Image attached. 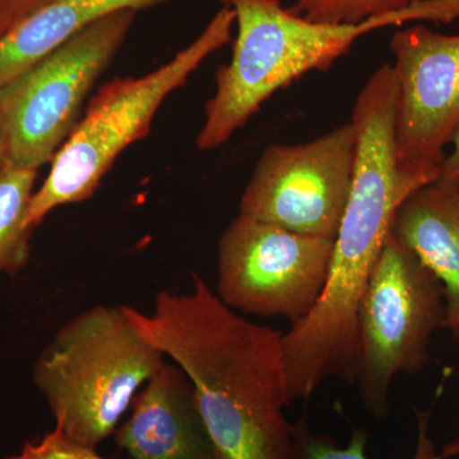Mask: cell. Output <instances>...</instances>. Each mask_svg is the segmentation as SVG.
I'll return each mask as SVG.
<instances>
[{"label":"cell","instance_id":"6da1fadb","mask_svg":"<svg viewBox=\"0 0 459 459\" xmlns=\"http://www.w3.org/2000/svg\"><path fill=\"white\" fill-rule=\"evenodd\" d=\"M397 80L383 65L352 108L358 134L351 192L334 238L327 282L318 303L282 337L290 401L307 400L331 377L355 385L358 313L402 202L434 183L402 170L395 155Z\"/></svg>","mask_w":459,"mask_h":459},{"label":"cell","instance_id":"7a4b0ae2","mask_svg":"<svg viewBox=\"0 0 459 459\" xmlns=\"http://www.w3.org/2000/svg\"><path fill=\"white\" fill-rule=\"evenodd\" d=\"M141 336L188 377L225 459H294L283 333L235 313L198 274L160 291L151 313L126 307Z\"/></svg>","mask_w":459,"mask_h":459},{"label":"cell","instance_id":"3957f363","mask_svg":"<svg viewBox=\"0 0 459 459\" xmlns=\"http://www.w3.org/2000/svg\"><path fill=\"white\" fill-rule=\"evenodd\" d=\"M234 11L237 38L229 65L216 72V91L204 107L199 150L222 146L276 91L312 71H327L359 38L411 21L451 23L459 0H416L409 7L359 23L316 22L280 0H221Z\"/></svg>","mask_w":459,"mask_h":459},{"label":"cell","instance_id":"277c9868","mask_svg":"<svg viewBox=\"0 0 459 459\" xmlns=\"http://www.w3.org/2000/svg\"><path fill=\"white\" fill-rule=\"evenodd\" d=\"M126 307L99 305L57 331L33 367L56 430L96 449L120 427L138 392L164 365Z\"/></svg>","mask_w":459,"mask_h":459},{"label":"cell","instance_id":"5b68a950","mask_svg":"<svg viewBox=\"0 0 459 459\" xmlns=\"http://www.w3.org/2000/svg\"><path fill=\"white\" fill-rule=\"evenodd\" d=\"M234 25V11L222 4L201 35L170 62L143 77L117 78L100 87L33 193L27 226L35 230L56 208L93 197L117 156L150 133L166 98L231 40Z\"/></svg>","mask_w":459,"mask_h":459},{"label":"cell","instance_id":"8992f818","mask_svg":"<svg viewBox=\"0 0 459 459\" xmlns=\"http://www.w3.org/2000/svg\"><path fill=\"white\" fill-rule=\"evenodd\" d=\"M446 319L443 283L389 235L358 313L355 385L371 416H388L389 391L398 373L424 369L430 338L437 329L446 327Z\"/></svg>","mask_w":459,"mask_h":459},{"label":"cell","instance_id":"52a82bcc","mask_svg":"<svg viewBox=\"0 0 459 459\" xmlns=\"http://www.w3.org/2000/svg\"><path fill=\"white\" fill-rule=\"evenodd\" d=\"M135 14L105 17L0 87L8 161L33 170L51 162L80 122L91 90L122 48Z\"/></svg>","mask_w":459,"mask_h":459},{"label":"cell","instance_id":"ba28073f","mask_svg":"<svg viewBox=\"0 0 459 459\" xmlns=\"http://www.w3.org/2000/svg\"><path fill=\"white\" fill-rule=\"evenodd\" d=\"M333 244L238 213L220 238L216 294L231 309L294 325L318 303Z\"/></svg>","mask_w":459,"mask_h":459},{"label":"cell","instance_id":"9c48e42d","mask_svg":"<svg viewBox=\"0 0 459 459\" xmlns=\"http://www.w3.org/2000/svg\"><path fill=\"white\" fill-rule=\"evenodd\" d=\"M356 143L350 120L305 143L271 144L256 161L240 213L334 240L351 192Z\"/></svg>","mask_w":459,"mask_h":459},{"label":"cell","instance_id":"30bf717a","mask_svg":"<svg viewBox=\"0 0 459 459\" xmlns=\"http://www.w3.org/2000/svg\"><path fill=\"white\" fill-rule=\"evenodd\" d=\"M397 80L395 155L402 170L437 181L459 126V35L424 25L398 30L389 42Z\"/></svg>","mask_w":459,"mask_h":459},{"label":"cell","instance_id":"8fae6325","mask_svg":"<svg viewBox=\"0 0 459 459\" xmlns=\"http://www.w3.org/2000/svg\"><path fill=\"white\" fill-rule=\"evenodd\" d=\"M115 443L133 459H225L199 410L195 388L165 361L138 392Z\"/></svg>","mask_w":459,"mask_h":459},{"label":"cell","instance_id":"7c38bea8","mask_svg":"<svg viewBox=\"0 0 459 459\" xmlns=\"http://www.w3.org/2000/svg\"><path fill=\"white\" fill-rule=\"evenodd\" d=\"M391 235L433 272L446 290V327L459 340V188L434 181L411 193Z\"/></svg>","mask_w":459,"mask_h":459},{"label":"cell","instance_id":"4fadbf2b","mask_svg":"<svg viewBox=\"0 0 459 459\" xmlns=\"http://www.w3.org/2000/svg\"><path fill=\"white\" fill-rule=\"evenodd\" d=\"M170 0H50L0 38V87L105 17Z\"/></svg>","mask_w":459,"mask_h":459},{"label":"cell","instance_id":"5bb4252c","mask_svg":"<svg viewBox=\"0 0 459 459\" xmlns=\"http://www.w3.org/2000/svg\"><path fill=\"white\" fill-rule=\"evenodd\" d=\"M38 171L11 161L0 169V276H14L29 262L33 230L27 213Z\"/></svg>","mask_w":459,"mask_h":459},{"label":"cell","instance_id":"9a60e30c","mask_svg":"<svg viewBox=\"0 0 459 459\" xmlns=\"http://www.w3.org/2000/svg\"><path fill=\"white\" fill-rule=\"evenodd\" d=\"M418 420V444L412 459H437L433 439L429 437L430 411L415 410ZM294 459H368L365 455L369 435L364 429H353L351 440L346 448L329 435L314 433L307 418L291 424Z\"/></svg>","mask_w":459,"mask_h":459},{"label":"cell","instance_id":"2e32d148","mask_svg":"<svg viewBox=\"0 0 459 459\" xmlns=\"http://www.w3.org/2000/svg\"><path fill=\"white\" fill-rule=\"evenodd\" d=\"M416 0H295L289 11L316 22L359 23L409 7Z\"/></svg>","mask_w":459,"mask_h":459},{"label":"cell","instance_id":"e0dca14e","mask_svg":"<svg viewBox=\"0 0 459 459\" xmlns=\"http://www.w3.org/2000/svg\"><path fill=\"white\" fill-rule=\"evenodd\" d=\"M4 459H108L96 449L84 446L54 429L41 439L26 443L16 455Z\"/></svg>","mask_w":459,"mask_h":459},{"label":"cell","instance_id":"ac0fdd59","mask_svg":"<svg viewBox=\"0 0 459 459\" xmlns=\"http://www.w3.org/2000/svg\"><path fill=\"white\" fill-rule=\"evenodd\" d=\"M50 0H0V17L9 29ZM8 29V30H9Z\"/></svg>","mask_w":459,"mask_h":459},{"label":"cell","instance_id":"d6986e66","mask_svg":"<svg viewBox=\"0 0 459 459\" xmlns=\"http://www.w3.org/2000/svg\"><path fill=\"white\" fill-rule=\"evenodd\" d=\"M452 151L443 160L439 181L459 188V126L452 138Z\"/></svg>","mask_w":459,"mask_h":459},{"label":"cell","instance_id":"ffe728a7","mask_svg":"<svg viewBox=\"0 0 459 459\" xmlns=\"http://www.w3.org/2000/svg\"><path fill=\"white\" fill-rule=\"evenodd\" d=\"M8 162V140L7 131H5L4 119H3L2 110H0V169Z\"/></svg>","mask_w":459,"mask_h":459},{"label":"cell","instance_id":"44dd1931","mask_svg":"<svg viewBox=\"0 0 459 459\" xmlns=\"http://www.w3.org/2000/svg\"><path fill=\"white\" fill-rule=\"evenodd\" d=\"M459 455V439L446 444L444 446L442 455H437V459H448Z\"/></svg>","mask_w":459,"mask_h":459},{"label":"cell","instance_id":"7402d4cb","mask_svg":"<svg viewBox=\"0 0 459 459\" xmlns=\"http://www.w3.org/2000/svg\"><path fill=\"white\" fill-rule=\"evenodd\" d=\"M9 26L2 17H0V38L4 35L5 32L8 31Z\"/></svg>","mask_w":459,"mask_h":459}]
</instances>
